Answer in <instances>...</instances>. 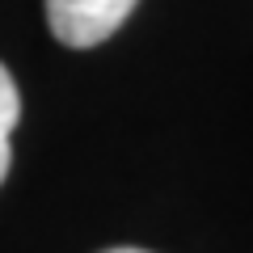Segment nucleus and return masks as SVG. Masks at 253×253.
Segmentation results:
<instances>
[{
	"label": "nucleus",
	"instance_id": "nucleus-2",
	"mask_svg": "<svg viewBox=\"0 0 253 253\" xmlns=\"http://www.w3.org/2000/svg\"><path fill=\"white\" fill-rule=\"evenodd\" d=\"M21 118V97H17V84H13L9 68L0 63V181L9 177V165H13V126Z\"/></svg>",
	"mask_w": 253,
	"mask_h": 253
},
{
	"label": "nucleus",
	"instance_id": "nucleus-3",
	"mask_svg": "<svg viewBox=\"0 0 253 253\" xmlns=\"http://www.w3.org/2000/svg\"><path fill=\"white\" fill-rule=\"evenodd\" d=\"M106 253H148V249H106Z\"/></svg>",
	"mask_w": 253,
	"mask_h": 253
},
{
	"label": "nucleus",
	"instance_id": "nucleus-1",
	"mask_svg": "<svg viewBox=\"0 0 253 253\" xmlns=\"http://www.w3.org/2000/svg\"><path fill=\"white\" fill-rule=\"evenodd\" d=\"M135 0H46L51 34L63 46H97L126 21Z\"/></svg>",
	"mask_w": 253,
	"mask_h": 253
}]
</instances>
